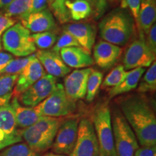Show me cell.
Instances as JSON below:
<instances>
[{
	"label": "cell",
	"mask_w": 156,
	"mask_h": 156,
	"mask_svg": "<svg viewBox=\"0 0 156 156\" xmlns=\"http://www.w3.org/2000/svg\"><path fill=\"white\" fill-rule=\"evenodd\" d=\"M119 106L140 145H156V117L146 99L131 95L121 99Z\"/></svg>",
	"instance_id": "1"
},
{
	"label": "cell",
	"mask_w": 156,
	"mask_h": 156,
	"mask_svg": "<svg viewBox=\"0 0 156 156\" xmlns=\"http://www.w3.org/2000/svg\"><path fill=\"white\" fill-rule=\"evenodd\" d=\"M0 156H41L33 151L25 142H19L0 151Z\"/></svg>",
	"instance_id": "30"
},
{
	"label": "cell",
	"mask_w": 156,
	"mask_h": 156,
	"mask_svg": "<svg viewBox=\"0 0 156 156\" xmlns=\"http://www.w3.org/2000/svg\"><path fill=\"white\" fill-rule=\"evenodd\" d=\"M31 40L35 46L40 50H46L52 48L57 40V36L54 32H44L30 35Z\"/></svg>",
	"instance_id": "28"
},
{
	"label": "cell",
	"mask_w": 156,
	"mask_h": 156,
	"mask_svg": "<svg viewBox=\"0 0 156 156\" xmlns=\"http://www.w3.org/2000/svg\"><path fill=\"white\" fill-rule=\"evenodd\" d=\"M35 56L48 75L56 78L64 77L71 72L70 68L62 59L60 54L55 53L51 49L36 51Z\"/></svg>",
	"instance_id": "18"
},
{
	"label": "cell",
	"mask_w": 156,
	"mask_h": 156,
	"mask_svg": "<svg viewBox=\"0 0 156 156\" xmlns=\"http://www.w3.org/2000/svg\"><path fill=\"white\" fill-rule=\"evenodd\" d=\"M132 16L127 9H113L99 23V34L104 41L123 46L129 41L135 31Z\"/></svg>",
	"instance_id": "3"
},
{
	"label": "cell",
	"mask_w": 156,
	"mask_h": 156,
	"mask_svg": "<svg viewBox=\"0 0 156 156\" xmlns=\"http://www.w3.org/2000/svg\"><path fill=\"white\" fill-rule=\"evenodd\" d=\"M45 75L46 71L34 54L28 65L19 74L13 90L12 97L18 98L31 85Z\"/></svg>",
	"instance_id": "16"
},
{
	"label": "cell",
	"mask_w": 156,
	"mask_h": 156,
	"mask_svg": "<svg viewBox=\"0 0 156 156\" xmlns=\"http://www.w3.org/2000/svg\"><path fill=\"white\" fill-rule=\"evenodd\" d=\"M19 75L0 76V106L9 104Z\"/></svg>",
	"instance_id": "24"
},
{
	"label": "cell",
	"mask_w": 156,
	"mask_h": 156,
	"mask_svg": "<svg viewBox=\"0 0 156 156\" xmlns=\"http://www.w3.org/2000/svg\"><path fill=\"white\" fill-rule=\"evenodd\" d=\"M2 43H1V36H0V50L2 49Z\"/></svg>",
	"instance_id": "42"
},
{
	"label": "cell",
	"mask_w": 156,
	"mask_h": 156,
	"mask_svg": "<svg viewBox=\"0 0 156 156\" xmlns=\"http://www.w3.org/2000/svg\"><path fill=\"white\" fill-rule=\"evenodd\" d=\"M13 58H14L13 56L10 54L6 53V52H0V71Z\"/></svg>",
	"instance_id": "38"
},
{
	"label": "cell",
	"mask_w": 156,
	"mask_h": 156,
	"mask_svg": "<svg viewBox=\"0 0 156 156\" xmlns=\"http://www.w3.org/2000/svg\"><path fill=\"white\" fill-rule=\"evenodd\" d=\"M156 5L155 0H141L138 15L137 28L140 36H144L150 28L155 23Z\"/></svg>",
	"instance_id": "22"
},
{
	"label": "cell",
	"mask_w": 156,
	"mask_h": 156,
	"mask_svg": "<svg viewBox=\"0 0 156 156\" xmlns=\"http://www.w3.org/2000/svg\"><path fill=\"white\" fill-rule=\"evenodd\" d=\"M50 0H32L31 7L29 9L28 12L26 15L30 13L36 12L41 11L43 9L48 8V3ZM24 16V15H23Z\"/></svg>",
	"instance_id": "36"
},
{
	"label": "cell",
	"mask_w": 156,
	"mask_h": 156,
	"mask_svg": "<svg viewBox=\"0 0 156 156\" xmlns=\"http://www.w3.org/2000/svg\"><path fill=\"white\" fill-rule=\"evenodd\" d=\"M103 82V74L98 70H91L87 83L86 100L91 102L95 99Z\"/></svg>",
	"instance_id": "27"
},
{
	"label": "cell",
	"mask_w": 156,
	"mask_h": 156,
	"mask_svg": "<svg viewBox=\"0 0 156 156\" xmlns=\"http://www.w3.org/2000/svg\"><path fill=\"white\" fill-rule=\"evenodd\" d=\"M120 0H108V2H111L112 4H116L119 2Z\"/></svg>",
	"instance_id": "41"
},
{
	"label": "cell",
	"mask_w": 156,
	"mask_h": 156,
	"mask_svg": "<svg viewBox=\"0 0 156 156\" xmlns=\"http://www.w3.org/2000/svg\"><path fill=\"white\" fill-rule=\"evenodd\" d=\"M34 54H32V55L26 56V57L13 58L0 71V76L5 75H19L24 69V68L28 65V64L34 57Z\"/></svg>",
	"instance_id": "29"
},
{
	"label": "cell",
	"mask_w": 156,
	"mask_h": 156,
	"mask_svg": "<svg viewBox=\"0 0 156 156\" xmlns=\"http://www.w3.org/2000/svg\"><path fill=\"white\" fill-rule=\"evenodd\" d=\"M45 156H67L65 155H61V154H56L54 153H48L47 154H46Z\"/></svg>",
	"instance_id": "40"
},
{
	"label": "cell",
	"mask_w": 156,
	"mask_h": 156,
	"mask_svg": "<svg viewBox=\"0 0 156 156\" xmlns=\"http://www.w3.org/2000/svg\"><path fill=\"white\" fill-rule=\"evenodd\" d=\"M30 32L20 23H17L3 34L2 41L4 49L12 56L26 57L36 51Z\"/></svg>",
	"instance_id": "7"
},
{
	"label": "cell",
	"mask_w": 156,
	"mask_h": 156,
	"mask_svg": "<svg viewBox=\"0 0 156 156\" xmlns=\"http://www.w3.org/2000/svg\"><path fill=\"white\" fill-rule=\"evenodd\" d=\"M19 20L25 28L34 34L53 32L56 28L55 19L48 8L24 15Z\"/></svg>",
	"instance_id": "15"
},
{
	"label": "cell",
	"mask_w": 156,
	"mask_h": 156,
	"mask_svg": "<svg viewBox=\"0 0 156 156\" xmlns=\"http://www.w3.org/2000/svg\"><path fill=\"white\" fill-rule=\"evenodd\" d=\"M145 68L140 67L127 72L124 80L119 85L111 88L108 93L109 97L114 98L116 95L124 94L136 89L141 80L142 76L145 73Z\"/></svg>",
	"instance_id": "23"
},
{
	"label": "cell",
	"mask_w": 156,
	"mask_h": 156,
	"mask_svg": "<svg viewBox=\"0 0 156 156\" xmlns=\"http://www.w3.org/2000/svg\"><path fill=\"white\" fill-rule=\"evenodd\" d=\"M122 52L119 46L101 41L93 46V61L99 67L108 69L116 63Z\"/></svg>",
	"instance_id": "19"
},
{
	"label": "cell",
	"mask_w": 156,
	"mask_h": 156,
	"mask_svg": "<svg viewBox=\"0 0 156 156\" xmlns=\"http://www.w3.org/2000/svg\"><path fill=\"white\" fill-rule=\"evenodd\" d=\"M70 156H100L99 145L92 121H80L77 138Z\"/></svg>",
	"instance_id": "9"
},
{
	"label": "cell",
	"mask_w": 156,
	"mask_h": 156,
	"mask_svg": "<svg viewBox=\"0 0 156 156\" xmlns=\"http://www.w3.org/2000/svg\"><path fill=\"white\" fill-rule=\"evenodd\" d=\"M80 121L77 117L69 118L60 124L52 145L53 153L69 155L77 138Z\"/></svg>",
	"instance_id": "11"
},
{
	"label": "cell",
	"mask_w": 156,
	"mask_h": 156,
	"mask_svg": "<svg viewBox=\"0 0 156 156\" xmlns=\"http://www.w3.org/2000/svg\"><path fill=\"white\" fill-rule=\"evenodd\" d=\"M73 46H80V45L72 35H70L69 33L63 31L62 34L57 38L51 50L55 53L59 54L60 51L63 48L73 47Z\"/></svg>",
	"instance_id": "32"
},
{
	"label": "cell",
	"mask_w": 156,
	"mask_h": 156,
	"mask_svg": "<svg viewBox=\"0 0 156 156\" xmlns=\"http://www.w3.org/2000/svg\"><path fill=\"white\" fill-rule=\"evenodd\" d=\"M146 37L144 38L145 42L150 51L154 55H156V25L155 23L150 28L145 34Z\"/></svg>",
	"instance_id": "34"
},
{
	"label": "cell",
	"mask_w": 156,
	"mask_h": 156,
	"mask_svg": "<svg viewBox=\"0 0 156 156\" xmlns=\"http://www.w3.org/2000/svg\"><path fill=\"white\" fill-rule=\"evenodd\" d=\"M32 0H13L9 5L2 9L1 12L6 16L19 19L28 12Z\"/></svg>",
	"instance_id": "25"
},
{
	"label": "cell",
	"mask_w": 156,
	"mask_h": 156,
	"mask_svg": "<svg viewBox=\"0 0 156 156\" xmlns=\"http://www.w3.org/2000/svg\"><path fill=\"white\" fill-rule=\"evenodd\" d=\"M127 72L124 69V66L122 64L116 66L114 68L110 73L105 77L104 80L102 82V88H113V87L117 86L122 82L124 80L125 78Z\"/></svg>",
	"instance_id": "31"
},
{
	"label": "cell",
	"mask_w": 156,
	"mask_h": 156,
	"mask_svg": "<svg viewBox=\"0 0 156 156\" xmlns=\"http://www.w3.org/2000/svg\"><path fill=\"white\" fill-rule=\"evenodd\" d=\"M145 36H140L129 46L123 58L125 70L149 67L155 61V56L150 51L145 42Z\"/></svg>",
	"instance_id": "12"
},
{
	"label": "cell",
	"mask_w": 156,
	"mask_h": 156,
	"mask_svg": "<svg viewBox=\"0 0 156 156\" xmlns=\"http://www.w3.org/2000/svg\"><path fill=\"white\" fill-rule=\"evenodd\" d=\"M133 156H156V145L141 146L136 150Z\"/></svg>",
	"instance_id": "37"
},
{
	"label": "cell",
	"mask_w": 156,
	"mask_h": 156,
	"mask_svg": "<svg viewBox=\"0 0 156 156\" xmlns=\"http://www.w3.org/2000/svg\"><path fill=\"white\" fill-rule=\"evenodd\" d=\"M56 85V78L47 74L31 85L17 99L23 106L36 107L51 94Z\"/></svg>",
	"instance_id": "13"
},
{
	"label": "cell",
	"mask_w": 156,
	"mask_h": 156,
	"mask_svg": "<svg viewBox=\"0 0 156 156\" xmlns=\"http://www.w3.org/2000/svg\"><path fill=\"white\" fill-rule=\"evenodd\" d=\"M63 31L69 33L77 41L80 46L90 54L95 41L96 28L88 23H73L65 24Z\"/></svg>",
	"instance_id": "17"
},
{
	"label": "cell",
	"mask_w": 156,
	"mask_h": 156,
	"mask_svg": "<svg viewBox=\"0 0 156 156\" xmlns=\"http://www.w3.org/2000/svg\"><path fill=\"white\" fill-rule=\"evenodd\" d=\"M139 93L153 92L156 89V62L154 61L149 67L137 85Z\"/></svg>",
	"instance_id": "26"
},
{
	"label": "cell",
	"mask_w": 156,
	"mask_h": 156,
	"mask_svg": "<svg viewBox=\"0 0 156 156\" xmlns=\"http://www.w3.org/2000/svg\"><path fill=\"white\" fill-rule=\"evenodd\" d=\"M35 108L41 116L57 118L72 114L75 110L76 104L68 98L63 85L56 83L51 94Z\"/></svg>",
	"instance_id": "8"
},
{
	"label": "cell",
	"mask_w": 156,
	"mask_h": 156,
	"mask_svg": "<svg viewBox=\"0 0 156 156\" xmlns=\"http://www.w3.org/2000/svg\"><path fill=\"white\" fill-rule=\"evenodd\" d=\"M13 0H0V9H2L9 5Z\"/></svg>",
	"instance_id": "39"
},
{
	"label": "cell",
	"mask_w": 156,
	"mask_h": 156,
	"mask_svg": "<svg viewBox=\"0 0 156 156\" xmlns=\"http://www.w3.org/2000/svg\"><path fill=\"white\" fill-rule=\"evenodd\" d=\"M14 110L17 125L21 129L32 126L40 119V114L37 112L35 107H27L20 104L17 97H13L10 103Z\"/></svg>",
	"instance_id": "21"
},
{
	"label": "cell",
	"mask_w": 156,
	"mask_h": 156,
	"mask_svg": "<svg viewBox=\"0 0 156 156\" xmlns=\"http://www.w3.org/2000/svg\"><path fill=\"white\" fill-rule=\"evenodd\" d=\"M15 23H16V19L6 16L0 11V36Z\"/></svg>",
	"instance_id": "35"
},
{
	"label": "cell",
	"mask_w": 156,
	"mask_h": 156,
	"mask_svg": "<svg viewBox=\"0 0 156 156\" xmlns=\"http://www.w3.org/2000/svg\"><path fill=\"white\" fill-rule=\"evenodd\" d=\"M23 129L17 125L10 103L0 106V151L9 146L23 142Z\"/></svg>",
	"instance_id": "10"
},
{
	"label": "cell",
	"mask_w": 156,
	"mask_h": 156,
	"mask_svg": "<svg viewBox=\"0 0 156 156\" xmlns=\"http://www.w3.org/2000/svg\"><path fill=\"white\" fill-rule=\"evenodd\" d=\"M141 0H122L121 8L128 9L129 12L133 17L136 27L138 25V15L140 8Z\"/></svg>",
	"instance_id": "33"
},
{
	"label": "cell",
	"mask_w": 156,
	"mask_h": 156,
	"mask_svg": "<svg viewBox=\"0 0 156 156\" xmlns=\"http://www.w3.org/2000/svg\"><path fill=\"white\" fill-rule=\"evenodd\" d=\"M60 56L68 67L82 69L93 65L94 61L90 54L80 46L63 48L60 51Z\"/></svg>",
	"instance_id": "20"
},
{
	"label": "cell",
	"mask_w": 156,
	"mask_h": 156,
	"mask_svg": "<svg viewBox=\"0 0 156 156\" xmlns=\"http://www.w3.org/2000/svg\"><path fill=\"white\" fill-rule=\"evenodd\" d=\"M112 125L116 156H133L140 147L139 142L119 109L112 115Z\"/></svg>",
	"instance_id": "5"
},
{
	"label": "cell",
	"mask_w": 156,
	"mask_h": 156,
	"mask_svg": "<svg viewBox=\"0 0 156 156\" xmlns=\"http://www.w3.org/2000/svg\"><path fill=\"white\" fill-rule=\"evenodd\" d=\"M50 11L62 24L98 20L106 13L108 0H50Z\"/></svg>",
	"instance_id": "2"
},
{
	"label": "cell",
	"mask_w": 156,
	"mask_h": 156,
	"mask_svg": "<svg viewBox=\"0 0 156 156\" xmlns=\"http://www.w3.org/2000/svg\"><path fill=\"white\" fill-rule=\"evenodd\" d=\"M91 70L89 67L74 70L64 79V91L72 101L76 102L86 96L87 80Z\"/></svg>",
	"instance_id": "14"
},
{
	"label": "cell",
	"mask_w": 156,
	"mask_h": 156,
	"mask_svg": "<svg viewBox=\"0 0 156 156\" xmlns=\"http://www.w3.org/2000/svg\"><path fill=\"white\" fill-rule=\"evenodd\" d=\"M59 125L57 118L41 116L32 126L23 129V140L33 151L44 153L52 147Z\"/></svg>",
	"instance_id": "4"
},
{
	"label": "cell",
	"mask_w": 156,
	"mask_h": 156,
	"mask_svg": "<svg viewBox=\"0 0 156 156\" xmlns=\"http://www.w3.org/2000/svg\"><path fill=\"white\" fill-rule=\"evenodd\" d=\"M93 124L99 145L100 156H116L112 125V114L106 104L96 108Z\"/></svg>",
	"instance_id": "6"
}]
</instances>
